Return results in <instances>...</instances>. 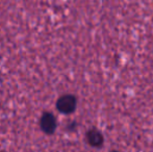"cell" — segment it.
Here are the masks:
<instances>
[{
  "label": "cell",
  "instance_id": "cell-1",
  "mask_svg": "<svg viewBox=\"0 0 153 152\" xmlns=\"http://www.w3.org/2000/svg\"><path fill=\"white\" fill-rule=\"evenodd\" d=\"M76 100L73 96H62L57 102V108L62 113H71L74 110Z\"/></svg>",
  "mask_w": 153,
  "mask_h": 152
},
{
  "label": "cell",
  "instance_id": "cell-2",
  "mask_svg": "<svg viewBox=\"0 0 153 152\" xmlns=\"http://www.w3.org/2000/svg\"><path fill=\"white\" fill-rule=\"evenodd\" d=\"M42 129L47 133H51L55 128V119L51 114H45L41 120Z\"/></svg>",
  "mask_w": 153,
  "mask_h": 152
},
{
  "label": "cell",
  "instance_id": "cell-3",
  "mask_svg": "<svg viewBox=\"0 0 153 152\" xmlns=\"http://www.w3.org/2000/svg\"><path fill=\"white\" fill-rule=\"evenodd\" d=\"M88 142L92 145V146H100L103 142L102 136L100 132H98L97 130H91L88 132L87 134Z\"/></svg>",
  "mask_w": 153,
  "mask_h": 152
},
{
  "label": "cell",
  "instance_id": "cell-4",
  "mask_svg": "<svg viewBox=\"0 0 153 152\" xmlns=\"http://www.w3.org/2000/svg\"><path fill=\"white\" fill-rule=\"evenodd\" d=\"M113 152H117V151H113Z\"/></svg>",
  "mask_w": 153,
  "mask_h": 152
}]
</instances>
